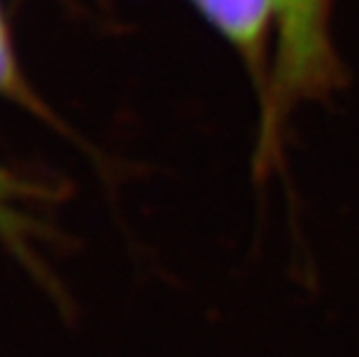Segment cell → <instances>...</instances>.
<instances>
[{"label":"cell","instance_id":"3","mask_svg":"<svg viewBox=\"0 0 359 357\" xmlns=\"http://www.w3.org/2000/svg\"><path fill=\"white\" fill-rule=\"evenodd\" d=\"M40 197H49L47 188L0 165V239L26 262L33 257L30 239L37 232V220L28 207Z\"/></svg>","mask_w":359,"mask_h":357},{"label":"cell","instance_id":"1","mask_svg":"<svg viewBox=\"0 0 359 357\" xmlns=\"http://www.w3.org/2000/svg\"><path fill=\"white\" fill-rule=\"evenodd\" d=\"M334 0H278V26L273 40L271 81L262 112L259 154L269 156L283 121L299 100L332 90L341 77L332 44Z\"/></svg>","mask_w":359,"mask_h":357},{"label":"cell","instance_id":"4","mask_svg":"<svg viewBox=\"0 0 359 357\" xmlns=\"http://www.w3.org/2000/svg\"><path fill=\"white\" fill-rule=\"evenodd\" d=\"M0 97L10 100L14 105H19L21 109H26L28 114H35L37 119H44L53 123V114L49 107L40 100V95L35 93V88L30 86V81L26 79L24 70L19 65L17 49L12 42V30L7 14L0 3Z\"/></svg>","mask_w":359,"mask_h":357},{"label":"cell","instance_id":"2","mask_svg":"<svg viewBox=\"0 0 359 357\" xmlns=\"http://www.w3.org/2000/svg\"><path fill=\"white\" fill-rule=\"evenodd\" d=\"M190 5L241 56L262 105L271 81L269 44L271 35L276 40L278 0H190Z\"/></svg>","mask_w":359,"mask_h":357}]
</instances>
